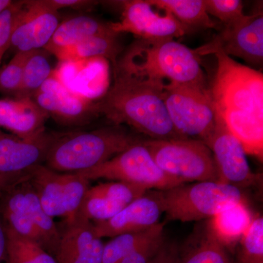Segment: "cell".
Returning <instances> with one entry per match:
<instances>
[{"instance_id": "cell-1", "label": "cell", "mask_w": 263, "mask_h": 263, "mask_svg": "<svg viewBox=\"0 0 263 263\" xmlns=\"http://www.w3.org/2000/svg\"><path fill=\"white\" fill-rule=\"evenodd\" d=\"M210 91L216 116L240 141L247 155L262 160L263 75L221 51Z\"/></svg>"}, {"instance_id": "cell-2", "label": "cell", "mask_w": 263, "mask_h": 263, "mask_svg": "<svg viewBox=\"0 0 263 263\" xmlns=\"http://www.w3.org/2000/svg\"><path fill=\"white\" fill-rule=\"evenodd\" d=\"M162 87L114 69L113 84L95 101L97 113L114 125L126 124L148 139L186 138L180 136L170 119Z\"/></svg>"}, {"instance_id": "cell-3", "label": "cell", "mask_w": 263, "mask_h": 263, "mask_svg": "<svg viewBox=\"0 0 263 263\" xmlns=\"http://www.w3.org/2000/svg\"><path fill=\"white\" fill-rule=\"evenodd\" d=\"M114 69L161 86L171 83L205 86L200 57L174 39L136 38Z\"/></svg>"}, {"instance_id": "cell-4", "label": "cell", "mask_w": 263, "mask_h": 263, "mask_svg": "<svg viewBox=\"0 0 263 263\" xmlns=\"http://www.w3.org/2000/svg\"><path fill=\"white\" fill-rule=\"evenodd\" d=\"M141 139L121 125L61 134L50 148L45 166L59 173H76L92 168Z\"/></svg>"}, {"instance_id": "cell-5", "label": "cell", "mask_w": 263, "mask_h": 263, "mask_svg": "<svg viewBox=\"0 0 263 263\" xmlns=\"http://www.w3.org/2000/svg\"><path fill=\"white\" fill-rule=\"evenodd\" d=\"M29 173L0 194V216L7 228L36 242L54 257L61 233L43 210Z\"/></svg>"}, {"instance_id": "cell-6", "label": "cell", "mask_w": 263, "mask_h": 263, "mask_svg": "<svg viewBox=\"0 0 263 263\" xmlns=\"http://www.w3.org/2000/svg\"><path fill=\"white\" fill-rule=\"evenodd\" d=\"M164 214L181 222L212 219L229 208L245 202L240 188L216 181L182 183L162 191Z\"/></svg>"}, {"instance_id": "cell-7", "label": "cell", "mask_w": 263, "mask_h": 263, "mask_svg": "<svg viewBox=\"0 0 263 263\" xmlns=\"http://www.w3.org/2000/svg\"><path fill=\"white\" fill-rule=\"evenodd\" d=\"M157 165L169 176L186 182H219L212 151L193 138L143 140Z\"/></svg>"}, {"instance_id": "cell-8", "label": "cell", "mask_w": 263, "mask_h": 263, "mask_svg": "<svg viewBox=\"0 0 263 263\" xmlns=\"http://www.w3.org/2000/svg\"><path fill=\"white\" fill-rule=\"evenodd\" d=\"M143 140L96 167L76 173L89 181L108 179L133 183L147 190L165 191L185 183L160 168Z\"/></svg>"}, {"instance_id": "cell-9", "label": "cell", "mask_w": 263, "mask_h": 263, "mask_svg": "<svg viewBox=\"0 0 263 263\" xmlns=\"http://www.w3.org/2000/svg\"><path fill=\"white\" fill-rule=\"evenodd\" d=\"M162 95L170 119L180 136L205 143L216 124L209 89L171 83L164 85Z\"/></svg>"}, {"instance_id": "cell-10", "label": "cell", "mask_w": 263, "mask_h": 263, "mask_svg": "<svg viewBox=\"0 0 263 263\" xmlns=\"http://www.w3.org/2000/svg\"><path fill=\"white\" fill-rule=\"evenodd\" d=\"M29 179L48 216L64 218L65 224L76 220L90 187L89 180L77 173L56 172L43 164L31 170Z\"/></svg>"}, {"instance_id": "cell-11", "label": "cell", "mask_w": 263, "mask_h": 263, "mask_svg": "<svg viewBox=\"0 0 263 263\" xmlns=\"http://www.w3.org/2000/svg\"><path fill=\"white\" fill-rule=\"evenodd\" d=\"M221 51L238 57L247 63L260 66L263 62V15L262 12L230 27H222L210 42L194 50L199 57Z\"/></svg>"}, {"instance_id": "cell-12", "label": "cell", "mask_w": 263, "mask_h": 263, "mask_svg": "<svg viewBox=\"0 0 263 263\" xmlns=\"http://www.w3.org/2000/svg\"><path fill=\"white\" fill-rule=\"evenodd\" d=\"M122 17L113 22L114 32L131 33L138 39H174L193 32L178 22L173 15H161L154 9L148 0L120 2Z\"/></svg>"}, {"instance_id": "cell-13", "label": "cell", "mask_w": 263, "mask_h": 263, "mask_svg": "<svg viewBox=\"0 0 263 263\" xmlns=\"http://www.w3.org/2000/svg\"><path fill=\"white\" fill-rule=\"evenodd\" d=\"M32 99L48 117L62 125H83L98 115L94 100L68 89L53 70Z\"/></svg>"}, {"instance_id": "cell-14", "label": "cell", "mask_w": 263, "mask_h": 263, "mask_svg": "<svg viewBox=\"0 0 263 263\" xmlns=\"http://www.w3.org/2000/svg\"><path fill=\"white\" fill-rule=\"evenodd\" d=\"M60 23L58 11L47 0L24 1L12 32L9 49L15 53L43 49Z\"/></svg>"}, {"instance_id": "cell-15", "label": "cell", "mask_w": 263, "mask_h": 263, "mask_svg": "<svg viewBox=\"0 0 263 263\" xmlns=\"http://www.w3.org/2000/svg\"><path fill=\"white\" fill-rule=\"evenodd\" d=\"M205 143L212 151L219 182L238 188L254 182L257 178L249 167L245 148L217 116L214 131Z\"/></svg>"}, {"instance_id": "cell-16", "label": "cell", "mask_w": 263, "mask_h": 263, "mask_svg": "<svg viewBox=\"0 0 263 263\" xmlns=\"http://www.w3.org/2000/svg\"><path fill=\"white\" fill-rule=\"evenodd\" d=\"M164 213L162 191L148 190L108 220L92 223L98 238H112L124 233L149 229L160 223Z\"/></svg>"}, {"instance_id": "cell-17", "label": "cell", "mask_w": 263, "mask_h": 263, "mask_svg": "<svg viewBox=\"0 0 263 263\" xmlns=\"http://www.w3.org/2000/svg\"><path fill=\"white\" fill-rule=\"evenodd\" d=\"M59 136L46 129L27 138L3 133L0 136V174H27L45 163Z\"/></svg>"}, {"instance_id": "cell-18", "label": "cell", "mask_w": 263, "mask_h": 263, "mask_svg": "<svg viewBox=\"0 0 263 263\" xmlns=\"http://www.w3.org/2000/svg\"><path fill=\"white\" fill-rule=\"evenodd\" d=\"M146 191L142 186L121 181L99 183L86 191L76 219L91 222L108 220Z\"/></svg>"}, {"instance_id": "cell-19", "label": "cell", "mask_w": 263, "mask_h": 263, "mask_svg": "<svg viewBox=\"0 0 263 263\" xmlns=\"http://www.w3.org/2000/svg\"><path fill=\"white\" fill-rule=\"evenodd\" d=\"M104 245L92 222L76 219L66 224L54 258L57 263H102Z\"/></svg>"}, {"instance_id": "cell-20", "label": "cell", "mask_w": 263, "mask_h": 263, "mask_svg": "<svg viewBox=\"0 0 263 263\" xmlns=\"http://www.w3.org/2000/svg\"><path fill=\"white\" fill-rule=\"evenodd\" d=\"M48 114L32 98L0 100V127L27 138L44 130Z\"/></svg>"}, {"instance_id": "cell-21", "label": "cell", "mask_w": 263, "mask_h": 263, "mask_svg": "<svg viewBox=\"0 0 263 263\" xmlns=\"http://www.w3.org/2000/svg\"><path fill=\"white\" fill-rule=\"evenodd\" d=\"M80 68L77 61L62 62L61 67L53 71L57 76L80 75V79L72 83L68 89L79 93L90 100L100 99L108 91L109 85L108 61L103 58L79 60Z\"/></svg>"}, {"instance_id": "cell-22", "label": "cell", "mask_w": 263, "mask_h": 263, "mask_svg": "<svg viewBox=\"0 0 263 263\" xmlns=\"http://www.w3.org/2000/svg\"><path fill=\"white\" fill-rule=\"evenodd\" d=\"M103 34H119L114 31L113 22H103L89 15H78L60 23L43 49L54 55L88 38Z\"/></svg>"}, {"instance_id": "cell-23", "label": "cell", "mask_w": 263, "mask_h": 263, "mask_svg": "<svg viewBox=\"0 0 263 263\" xmlns=\"http://www.w3.org/2000/svg\"><path fill=\"white\" fill-rule=\"evenodd\" d=\"M119 36V34L94 36L72 47L57 52L54 56L61 62L103 58L111 62L114 66L122 51Z\"/></svg>"}, {"instance_id": "cell-24", "label": "cell", "mask_w": 263, "mask_h": 263, "mask_svg": "<svg viewBox=\"0 0 263 263\" xmlns=\"http://www.w3.org/2000/svg\"><path fill=\"white\" fill-rule=\"evenodd\" d=\"M252 219L245 201L241 202L212 217L208 228L224 247L231 246L240 240Z\"/></svg>"}, {"instance_id": "cell-25", "label": "cell", "mask_w": 263, "mask_h": 263, "mask_svg": "<svg viewBox=\"0 0 263 263\" xmlns=\"http://www.w3.org/2000/svg\"><path fill=\"white\" fill-rule=\"evenodd\" d=\"M154 8L169 13L192 31L217 29L218 24L207 13L204 0H148Z\"/></svg>"}, {"instance_id": "cell-26", "label": "cell", "mask_w": 263, "mask_h": 263, "mask_svg": "<svg viewBox=\"0 0 263 263\" xmlns=\"http://www.w3.org/2000/svg\"><path fill=\"white\" fill-rule=\"evenodd\" d=\"M163 234L164 223L160 222L148 230L114 237L104 245L102 263H119L138 247Z\"/></svg>"}, {"instance_id": "cell-27", "label": "cell", "mask_w": 263, "mask_h": 263, "mask_svg": "<svg viewBox=\"0 0 263 263\" xmlns=\"http://www.w3.org/2000/svg\"><path fill=\"white\" fill-rule=\"evenodd\" d=\"M48 53L44 49L31 52L24 65L20 91L15 98H32L51 76L53 70Z\"/></svg>"}, {"instance_id": "cell-28", "label": "cell", "mask_w": 263, "mask_h": 263, "mask_svg": "<svg viewBox=\"0 0 263 263\" xmlns=\"http://www.w3.org/2000/svg\"><path fill=\"white\" fill-rule=\"evenodd\" d=\"M5 229L8 263H57L54 257L36 242L6 227Z\"/></svg>"}, {"instance_id": "cell-29", "label": "cell", "mask_w": 263, "mask_h": 263, "mask_svg": "<svg viewBox=\"0 0 263 263\" xmlns=\"http://www.w3.org/2000/svg\"><path fill=\"white\" fill-rule=\"evenodd\" d=\"M179 263H232L226 247L216 239L208 228L196 246L180 259Z\"/></svg>"}, {"instance_id": "cell-30", "label": "cell", "mask_w": 263, "mask_h": 263, "mask_svg": "<svg viewBox=\"0 0 263 263\" xmlns=\"http://www.w3.org/2000/svg\"><path fill=\"white\" fill-rule=\"evenodd\" d=\"M240 262L263 263V219L253 218L250 226L240 238Z\"/></svg>"}, {"instance_id": "cell-31", "label": "cell", "mask_w": 263, "mask_h": 263, "mask_svg": "<svg viewBox=\"0 0 263 263\" xmlns=\"http://www.w3.org/2000/svg\"><path fill=\"white\" fill-rule=\"evenodd\" d=\"M31 52H17L6 65L0 67V93L16 98L22 86L24 65Z\"/></svg>"}, {"instance_id": "cell-32", "label": "cell", "mask_w": 263, "mask_h": 263, "mask_svg": "<svg viewBox=\"0 0 263 263\" xmlns=\"http://www.w3.org/2000/svg\"><path fill=\"white\" fill-rule=\"evenodd\" d=\"M209 15L215 17L223 27H230L243 22L247 17L243 13V3L239 0H204Z\"/></svg>"}, {"instance_id": "cell-33", "label": "cell", "mask_w": 263, "mask_h": 263, "mask_svg": "<svg viewBox=\"0 0 263 263\" xmlns=\"http://www.w3.org/2000/svg\"><path fill=\"white\" fill-rule=\"evenodd\" d=\"M24 1L13 2L8 9L0 15V65L5 52L10 48V37Z\"/></svg>"}, {"instance_id": "cell-34", "label": "cell", "mask_w": 263, "mask_h": 263, "mask_svg": "<svg viewBox=\"0 0 263 263\" xmlns=\"http://www.w3.org/2000/svg\"><path fill=\"white\" fill-rule=\"evenodd\" d=\"M164 242L163 235L154 238L135 249L119 263H149Z\"/></svg>"}, {"instance_id": "cell-35", "label": "cell", "mask_w": 263, "mask_h": 263, "mask_svg": "<svg viewBox=\"0 0 263 263\" xmlns=\"http://www.w3.org/2000/svg\"><path fill=\"white\" fill-rule=\"evenodd\" d=\"M47 1L50 6L57 11L65 8L84 9V8H91L98 3V2L86 1V0H47Z\"/></svg>"}, {"instance_id": "cell-36", "label": "cell", "mask_w": 263, "mask_h": 263, "mask_svg": "<svg viewBox=\"0 0 263 263\" xmlns=\"http://www.w3.org/2000/svg\"><path fill=\"white\" fill-rule=\"evenodd\" d=\"M180 258L177 251L172 246L163 245L149 263H179Z\"/></svg>"}, {"instance_id": "cell-37", "label": "cell", "mask_w": 263, "mask_h": 263, "mask_svg": "<svg viewBox=\"0 0 263 263\" xmlns=\"http://www.w3.org/2000/svg\"><path fill=\"white\" fill-rule=\"evenodd\" d=\"M0 263H8L7 254V233L4 223L0 216Z\"/></svg>"}, {"instance_id": "cell-38", "label": "cell", "mask_w": 263, "mask_h": 263, "mask_svg": "<svg viewBox=\"0 0 263 263\" xmlns=\"http://www.w3.org/2000/svg\"><path fill=\"white\" fill-rule=\"evenodd\" d=\"M0 174V194L3 193L5 189L8 188L12 183L20 179L22 176L27 174Z\"/></svg>"}, {"instance_id": "cell-39", "label": "cell", "mask_w": 263, "mask_h": 263, "mask_svg": "<svg viewBox=\"0 0 263 263\" xmlns=\"http://www.w3.org/2000/svg\"><path fill=\"white\" fill-rule=\"evenodd\" d=\"M13 2L14 1H11V0H0V15L8 9L13 4Z\"/></svg>"}, {"instance_id": "cell-40", "label": "cell", "mask_w": 263, "mask_h": 263, "mask_svg": "<svg viewBox=\"0 0 263 263\" xmlns=\"http://www.w3.org/2000/svg\"><path fill=\"white\" fill-rule=\"evenodd\" d=\"M2 134H3V133H2L1 131H0V136H1Z\"/></svg>"}, {"instance_id": "cell-41", "label": "cell", "mask_w": 263, "mask_h": 263, "mask_svg": "<svg viewBox=\"0 0 263 263\" xmlns=\"http://www.w3.org/2000/svg\"><path fill=\"white\" fill-rule=\"evenodd\" d=\"M238 263H247V262H240H240H238Z\"/></svg>"}]
</instances>
